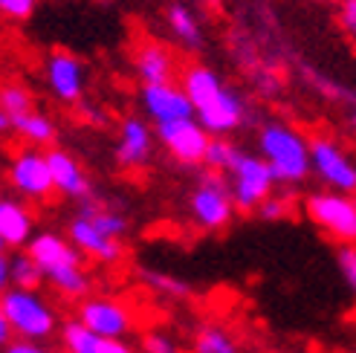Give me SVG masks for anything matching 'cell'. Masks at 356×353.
I'll return each mask as SVG.
<instances>
[{
	"instance_id": "1",
	"label": "cell",
	"mask_w": 356,
	"mask_h": 353,
	"mask_svg": "<svg viewBox=\"0 0 356 353\" xmlns=\"http://www.w3.org/2000/svg\"><path fill=\"white\" fill-rule=\"evenodd\" d=\"M183 90L191 99L194 119H197L211 136H226L241 128L243 104L220 81L215 69H209L203 64L188 67L183 73Z\"/></svg>"
},
{
	"instance_id": "2",
	"label": "cell",
	"mask_w": 356,
	"mask_h": 353,
	"mask_svg": "<svg viewBox=\"0 0 356 353\" xmlns=\"http://www.w3.org/2000/svg\"><path fill=\"white\" fill-rule=\"evenodd\" d=\"M258 148L278 183H301L310 168V142L281 122H270L258 133Z\"/></svg>"
},
{
	"instance_id": "3",
	"label": "cell",
	"mask_w": 356,
	"mask_h": 353,
	"mask_svg": "<svg viewBox=\"0 0 356 353\" xmlns=\"http://www.w3.org/2000/svg\"><path fill=\"white\" fill-rule=\"evenodd\" d=\"M0 310H3L12 333H17V339L41 342L49 339L58 327L56 310L38 295V290L9 287L6 293H0Z\"/></svg>"
},
{
	"instance_id": "4",
	"label": "cell",
	"mask_w": 356,
	"mask_h": 353,
	"mask_svg": "<svg viewBox=\"0 0 356 353\" xmlns=\"http://www.w3.org/2000/svg\"><path fill=\"white\" fill-rule=\"evenodd\" d=\"M188 208L194 223L206 229V232H220V229L232 223L235 200H232V188H229L226 174H218V171L203 174L188 197Z\"/></svg>"
},
{
	"instance_id": "5",
	"label": "cell",
	"mask_w": 356,
	"mask_h": 353,
	"mask_svg": "<svg viewBox=\"0 0 356 353\" xmlns=\"http://www.w3.org/2000/svg\"><path fill=\"white\" fill-rule=\"evenodd\" d=\"M226 180L232 188V200L238 211H258V206L270 197L278 183L264 156H252L243 151H238L232 168L226 171Z\"/></svg>"
},
{
	"instance_id": "6",
	"label": "cell",
	"mask_w": 356,
	"mask_h": 353,
	"mask_svg": "<svg viewBox=\"0 0 356 353\" xmlns=\"http://www.w3.org/2000/svg\"><path fill=\"white\" fill-rule=\"evenodd\" d=\"M307 217L322 229L325 235L339 243H356V197L339 191H318L305 200Z\"/></svg>"
},
{
	"instance_id": "7",
	"label": "cell",
	"mask_w": 356,
	"mask_h": 353,
	"mask_svg": "<svg viewBox=\"0 0 356 353\" xmlns=\"http://www.w3.org/2000/svg\"><path fill=\"white\" fill-rule=\"evenodd\" d=\"M310 168L322 183L339 194H356V163L330 136L310 139Z\"/></svg>"
},
{
	"instance_id": "8",
	"label": "cell",
	"mask_w": 356,
	"mask_h": 353,
	"mask_svg": "<svg viewBox=\"0 0 356 353\" xmlns=\"http://www.w3.org/2000/svg\"><path fill=\"white\" fill-rule=\"evenodd\" d=\"M156 139L163 148L183 165H200L206 160V151L211 142V133L200 125L197 119H180L156 125Z\"/></svg>"
},
{
	"instance_id": "9",
	"label": "cell",
	"mask_w": 356,
	"mask_h": 353,
	"mask_svg": "<svg viewBox=\"0 0 356 353\" xmlns=\"http://www.w3.org/2000/svg\"><path fill=\"white\" fill-rule=\"evenodd\" d=\"M79 322L87 330L99 333V336L124 339L134 327V315L122 302H116V298L96 295V298H84L79 304Z\"/></svg>"
},
{
	"instance_id": "10",
	"label": "cell",
	"mask_w": 356,
	"mask_h": 353,
	"mask_svg": "<svg viewBox=\"0 0 356 353\" xmlns=\"http://www.w3.org/2000/svg\"><path fill=\"white\" fill-rule=\"evenodd\" d=\"M9 183L17 194H24V197H29V200L49 197L56 183H52L47 154L32 151V148L15 154V160L9 163Z\"/></svg>"
},
{
	"instance_id": "11",
	"label": "cell",
	"mask_w": 356,
	"mask_h": 353,
	"mask_svg": "<svg viewBox=\"0 0 356 353\" xmlns=\"http://www.w3.org/2000/svg\"><path fill=\"white\" fill-rule=\"evenodd\" d=\"M142 108L145 113L156 122V125H165V122H180V119H194V108L191 99L186 96L183 87L171 84H145L142 87Z\"/></svg>"
},
{
	"instance_id": "12",
	"label": "cell",
	"mask_w": 356,
	"mask_h": 353,
	"mask_svg": "<svg viewBox=\"0 0 356 353\" xmlns=\"http://www.w3.org/2000/svg\"><path fill=\"white\" fill-rule=\"evenodd\" d=\"M67 240L76 246V249L87 258H93L99 263H119L124 258V249H122V243L108 238V235H102L99 229L90 223V217H73L67 226Z\"/></svg>"
},
{
	"instance_id": "13",
	"label": "cell",
	"mask_w": 356,
	"mask_h": 353,
	"mask_svg": "<svg viewBox=\"0 0 356 353\" xmlns=\"http://www.w3.org/2000/svg\"><path fill=\"white\" fill-rule=\"evenodd\" d=\"M47 84L58 101L76 104L84 96V67L70 52H52L47 58Z\"/></svg>"
},
{
	"instance_id": "14",
	"label": "cell",
	"mask_w": 356,
	"mask_h": 353,
	"mask_svg": "<svg viewBox=\"0 0 356 353\" xmlns=\"http://www.w3.org/2000/svg\"><path fill=\"white\" fill-rule=\"evenodd\" d=\"M154 151V133L142 119L128 116L122 122L119 145H116V163L122 168H142L151 160Z\"/></svg>"
},
{
	"instance_id": "15",
	"label": "cell",
	"mask_w": 356,
	"mask_h": 353,
	"mask_svg": "<svg viewBox=\"0 0 356 353\" xmlns=\"http://www.w3.org/2000/svg\"><path fill=\"white\" fill-rule=\"evenodd\" d=\"M47 163L52 171V183H56V191H61L64 197H73V200H90V180L84 176L81 165L61 148H49L47 151Z\"/></svg>"
},
{
	"instance_id": "16",
	"label": "cell",
	"mask_w": 356,
	"mask_h": 353,
	"mask_svg": "<svg viewBox=\"0 0 356 353\" xmlns=\"http://www.w3.org/2000/svg\"><path fill=\"white\" fill-rule=\"evenodd\" d=\"M26 252H29V258L38 263L44 272L81 263V252L67 238H61L58 232H38V235H32Z\"/></svg>"
},
{
	"instance_id": "17",
	"label": "cell",
	"mask_w": 356,
	"mask_h": 353,
	"mask_svg": "<svg viewBox=\"0 0 356 353\" xmlns=\"http://www.w3.org/2000/svg\"><path fill=\"white\" fill-rule=\"evenodd\" d=\"M134 67H136V76L145 81V84H171L177 76V61H174V52L163 44H142L134 56Z\"/></svg>"
},
{
	"instance_id": "18",
	"label": "cell",
	"mask_w": 356,
	"mask_h": 353,
	"mask_svg": "<svg viewBox=\"0 0 356 353\" xmlns=\"http://www.w3.org/2000/svg\"><path fill=\"white\" fill-rule=\"evenodd\" d=\"M61 345L67 353H134V347L122 339H108L99 333L87 330L79 319L64 322L61 327Z\"/></svg>"
},
{
	"instance_id": "19",
	"label": "cell",
	"mask_w": 356,
	"mask_h": 353,
	"mask_svg": "<svg viewBox=\"0 0 356 353\" xmlns=\"http://www.w3.org/2000/svg\"><path fill=\"white\" fill-rule=\"evenodd\" d=\"M0 238L9 246H24L32 240V215L24 203L0 200Z\"/></svg>"
},
{
	"instance_id": "20",
	"label": "cell",
	"mask_w": 356,
	"mask_h": 353,
	"mask_svg": "<svg viewBox=\"0 0 356 353\" xmlns=\"http://www.w3.org/2000/svg\"><path fill=\"white\" fill-rule=\"evenodd\" d=\"M47 284L56 290L58 295L70 298V302H84L87 293H90L93 281H90V272H87L81 263H73V267H58V270H49L44 272Z\"/></svg>"
},
{
	"instance_id": "21",
	"label": "cell",
	"mask_w": 356,
	"mask_h": 353,
	"mask_svg": "<svg viewBox=\"0 0 356 353\" xmlns=\"http://www.w3.org/2000/svg\"><path fill=\"white\" fill-rule=\"evenodd\" d=\"M79 215L90 217V223L99 229V232H102V235H108V238H113V240H119V238L128 235V226H131L128 217H124L122 211H113V208H108V206L96 203L93 197L81 203V211H79Z\"/></svg>"
},
{
	"instance_id": "22",
	"label": "cell",
	"mask_w": 356,
	"mask_h": 353,
	"mask_svg": "<svg viewBox=\"0 0 356 353\" xmlns=\"http://www.w3.org/2000/svg\"><path fill=\"white\" fill-rule=\"evenodd\" d=\"M12 131H17L29 145H52V139H56V122L44 113H24L12 119Z\"/></svg>"
},
{
	"instance_id": "23",
	"label": "cell",
	"mask_w": 356,
	"mask_h": 353,
	"mask_svg": "<svg viewBox=\"0 0 356 353\" xmlns=\"http://www.w3.org/2000/svg\"><path fill=\"white\" fill-rule=\"evenodd\" d=\"M9 275H12V287L21 290H38L44 278V270L29 258V252H17L9 258Z\"/></svg>"
},
{
	"instance_id": "24",
	"label": "cell",
	"mask_w": 356,
	"mask_h": 353,
	"mask_svg": "<svg viewBox=\"0 0 356 353\" xmlns=\"http://www.w3.org/2000/svg\"><path fill=\"white\" fill-rule=\"evenodd\" d=\"M168 24H171V32L186 47H200L203 35H200V24H197V17L191 15V9H186L183 3H174L168 9Z\"/></svg>"
},
{
	"instance_id": "25",
	"label": "cell",
	"mask_w": 356,
	"mask_h": 353,
	"mask_svg": "<svg viewBox=\"0 0 356 353\" xmlns=\"http://www.w3.org/2000/svg\"><path fill=\"white\" fill-rule=\"evenodd\" d=\"M194 353H238V342L218 325H206L194 336Z\"/></svg>"
},
{
	"instance_id": "26",
	"label": "cell",
	"mask_w": 356,
	"mask_h": 353,
	"mask_svg": "<svg viewBox=\"0 0 356 353\" xmlns=\"http://www.w3.org/2000/svg\"><path fill=\"white\" fill-rule=\"evenodd\" d=\"M235 156H238V145H232L229 139L223 136H211V142H209V151H206V165L211 171H218V174H226L229 168H232L235 163Z\"/></svg>"
},
{
	"instance_id": "27",
	"label": "cell",
	"mask_w": 356,
	"mask_h": 353,
	"mask_svg": "<svg viewBox=\"0 0 356 353\" xmlns=\"http://www.w3.org/2000/svg\"><path fill=\"white\" fill-rule=\"evenodd\" d=\"M0 108H3L12 119H17V116L32 110V96L21 84H6V87H0Z\"/></svg>"
},
{
	"instance_id": "28",
	"label": "cell",
	"mask_w": 356,
	"mask_h": 353,
	"mask_svg": "<svg viewBox=\"0 0 356 353\" xmlns=\"http://www.w3.org/2000/svg\"><path fill=\"white\" fill-rule=\"evenodd\" d=\"M142 281L156 290V293H163V295H171V298H186L191 293V287L186 284V281L180 278H174V275H165V272H154V270H145L142 272Z\"/></svg>"
},
{
	"instance_id": "29",
	"label": "cell",
	"mask_w": 356,
	"mask_h": 353,
	"mask_svg": "<svg viewBox=\"0 0 356 353\" xmlns=\"http://www.w3.org/2000/svg\"><path fill=\"white\" fill-rule=\"evenodd\" d=\"M290 211H293V200H290V194H270L261 206H258V215L261 220H284V217H290Z\"/></svg>"
},
{
	"instance_id": "30",
	"label": "cell",
	"mask_w": 356,
	"mask_h": 353,
	"mask_svg": "<svg viewBox=\"0 0 356 353\" xmlns=\"http://www.w3.org/2000/svg\"><path fill=\"white\" fill-rule=\"evenodd\" d=\"M336 263H339V272L348 290L356 295V243H342L339 252H336Z\"/></svg>"
},
{
	"instance_id": "31",
	"label": "cell",
	"mask_w": 356,
	"mask_h": 353,
	"mask_svg": "<svg viewBox=\"0 0 356 353\" xmlns=\"http://www.w3.org/2000/svg\"><path fill=\"white\" fill-rule=\"evenodd\" d=\"M142 353H180V345L168 333H148L142 339Z\"/></svg>"
},
{
	"instance_id": "32",
	"label": "cell",
	"mask_w": 356,
	"mask_h": 353,
	"mask_svg": "<svg viewBox=\"0 0 356 353\" xmlns=\"http://www.w3.org/2000/svg\"><path fill=\"white\" fill-rule=\"evenodd\" d=\"M35 12V0H0V15L12 17V21H26Z\"/></svg>"
},
{
	"instance_id": "33",
	"label": "cell",
	"mask_w": 356,
	"mask_h": 353,
	"mask_svg": "<svg viewBox=\"0 0 356 353\" xmlns=\"http://www.w3.org/2000/svg\"><path fill=\"white\" fill-rule=\"evenodd\" d=\"M3 353H49V350L38 342H32V339H15L3 347Z\"/></svg>"
},
{
	"instance_id": "34",
	"label": "cell",
	"mask_w": 356,
	"mask_h": 353,
	"mask_svg": "<svg viewBox=\"0 0 356 353\" xmlns=\"http://www.w3.org/2000/svg\"><path fill=\"white\" fill-rule=\"evenodd\" d=\"M342 24L350 35H356V0H345L342 6Z\"/></svg>"
},
{
	"instance_id": "35",
	"label": "cell",
	"mask_w": 356,
	"mask_h": 353,
	"mask_svg": "<svg viewBox=\"0 0 356 353\" xmlns=\"http://www.w3.org/2000/svg\"><path fill=\"white\" fill-rule=\"evenodd\" d=\"M12 284V275H9V258L0 255V293H6Z\"/></svg>"
},
{
	"instance_id": "36",
	"label": "cell",
	"mask_w": 356,
	"mask_h": 353,
	"mask_svg": "<svg viewBox=\"0 0 356 353\" xmlns=\"http://www.w3.org/2000/svg\"><path fill=\"white\" fill-rule=\"evenodd\" d=\"M9 342H12V327H9V322H6L3 310H0V347H6Z\"/></svg>"
},
{
	"instance_id": "37",
	"label": "cell",
	"mask_w": 356,
	"mask_h": 353,
	"mask_svg": "<svg viewBox=\"0 0 356 353\" xmlns=\"http://www.w3.org/2000/svg\"><path fill=\"white\" fill-rule=\"evenodd\" d=\"M6 131H12V116L0 108V133H6Z\"/></svg>"
},
{
	"instance_id": "38",
	"label": "cell",
	"mask_w": 356,
	"mask_h": 353,
	"mask_svg": "<svg viewBox=\"0 0 356 353\" xmlns=\"http://www.w3.org/2000/svg\"><path fill=\"white\" fill-rule=\"evenodd\" d=\"M6 249H9V243H6L3 238H0V255H6Z\"/></svg>"
},
{
	"instance_id": "39",
	"label": "cell",
	"mask_w": 356,
	"mask_h": 353,
	"mask_svg": "<svg viewBox=\"0 0 356 353\" xmlns=\"http://www.w3.org/2000/svg\"><path fill=\"white\" fill-rule=\"evenodd\" d=\"M350 125L356 128V104H353V110H350Z\"/></svg>"
},
{
	"instance_id": "40",
	"label": "cell",
	"mask_w": 356,
	"mask_h": 353,
	"mask_svg": "<svg viewBox=\"0 0 356 353\" xmlns=\"http://www.w3.org/2000/svg\"><path fill=\"white\" fill-rule=\"evenodd\" d=\"M0 200H3V191H0Z\"/></svg>"
}]
</instances>
